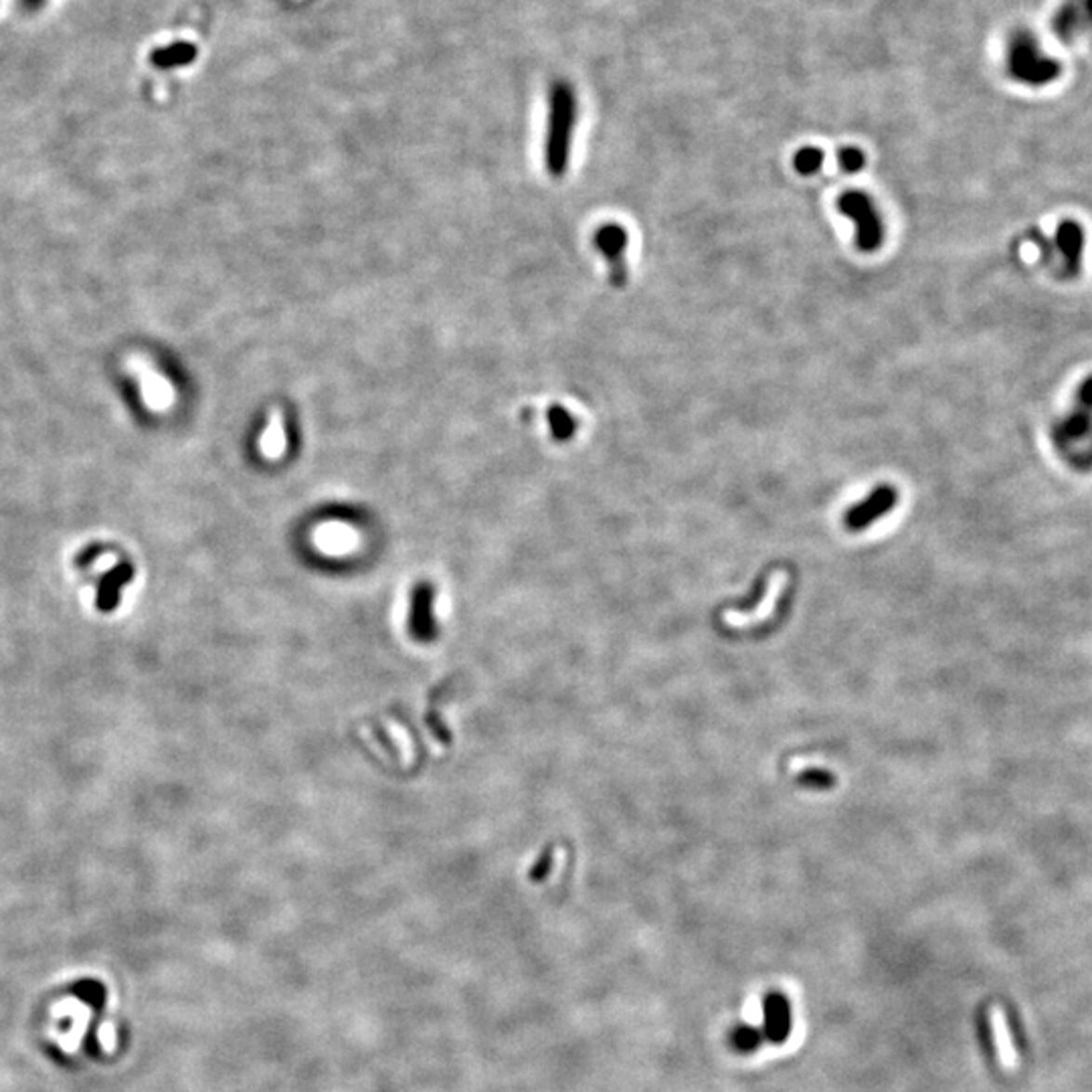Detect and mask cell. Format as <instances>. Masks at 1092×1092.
Masks as SVG:
<instances>
[{"label": "cell", "mask_w": 1092, "mask_h": 1092, "mask_svg": "<svg viewBox=\"0 0 1092 1092\" xmlns=\"http://www.w3.org/2000/svg\"><path fill=\"white\" fill-rule=\"evenodd\" d=\"M577 122V100L571 86L556 84L551 94L549 134H546V168L553 177H563L571 158L573 130Z\"/></svg>", "instance_id": "obj_1"}, {"label": "cell", "mask_w": 1092, "mask_h": 1092, "mask_svg": "<svg viewBox=\"0 0 1092 1092\" xmlns=\"http://www.w3.org/2000/svg\"><path fill=\"white\" fill-rule=\"evenodd\" d=\"M838 208L856 227V246L862 253H874L885 243V223L874 201L862 191H847L838 199Z\"/></svg>", "instance_id": "obj_2"}, {"label": "cell", "mask_w": 1092, "mask_h": 1092, "mask_svg": "<svg viewBox=\"0 0 1092 1092\" xmlns=\"http://www.w3.org/2000/svg\"><path fill=\"white\" fill-rule=\"evenodd\" d=\"M899 504V490L894 486H878L870 492L862 502L854 504L844 516V525L852 532H862L876 520L892 513L894 506Z\"/></svg>", "instance_id": "obj_3"}, {"label": "cell", "mask_w": 1092, "mask_h": 1092, "mask_svg": "<svg viewBox=\"0 0 1092 1092\" xmlns=\"http://www.w3.org/2000/svg\"><path fill=\"white\" fill-rule=\"evenodd\" d=\"M595 247L601 251L603 258L609 263L611 284L615 287H623L627 282V265H625V249H627V231L618 223H607L595 231Z\"/></svg>", "instance_id": "obj_4"}, {"label": "cell", "mask_w": 1092, "mask_h": 1092, "mask_svg": "<svg viewBox=\"0 0 1092 1092\" xmlns=\"http://www.w3.org/2000/svg\"><path fill=\"white\" fill-rule=\"evenodd\" d=\"M987 1019H990V1032H992V1040H993V1048L997 1054L999 1066H1002L1004 1071H1007V1072L1018 1071L1019 1064H1021V1056L1018 1052V1045L1014 1040L1012 1026H1009L1005 1007L999 1005V1004H993L990 1007V1014H987Z\"/></svg>", "instance_id": "obj_5"}, {"label": "cell", "mask_w": 1092, "mask_h": 1092, "mask_svg": "<svg viewBox=\"0 0 1092 1092\" xmlns=\"http://www.w3.org/2000/svg\"><path fill=\"white\" fill-rule=\"evenodd\" d=\"M1012 69L1019 79L1030 81V84H1045V81L1054 79L1060 72L1059 63L1045 60L1044 55L1033 53L1030 43H1016Z\"/></svg>", "instance_id": "obj_6"}, {"label": "cell", "mask_w": 1092, "mask_h": 1092, "mask_svg": "<svg viewBox=\"0 0 1092 1092\" xmlns=\"http://www.w3.org/2000/svg\"><path fill=\"white\" fill-rule=\"evenodd\" d=\"M785 580H787L785 573H775V575L771 577V580H769V589H766V597H765V601H763V603H759L757 609H754V611H749V613L726 611V613L723 615L725 621H726V623H730V625H735V627H745V625H754V623H759V621H763V619L769 618V615H771V613H773V609H775V601H777V597L781 595V591H783V587H785Z\"/></svg>", "instance_id": "obj_7"}, {"label": "cell", "mask_w": 1092, "mask_h": 1092, "mask_svg": "<svg viewBox=\"0 0 1092 1092\" xmlns=\"http://www.w3.org/2000/svg\"><path fill=\"white\" fill-rule=\"evenodd\" d=\"M196 47L191 43H172L168 47H160L153 53V63L160 69L182 67L194 61Z\"/></svg>", "instance_id": "obj_8"}, {"label": "cell", "mask_w": 1092, "mask_h": 1092, "mask_svg": "<svg viewBox=\"0 0 1092 1092\" xmlns=\"http://www.w3.org/2000/svg\"><path fill=\"white\" fill-rule=\"evenodd\" d=\"M549 423L553 435L559 441L571 439L577 432V421L573 419L571 413L563 409V406H553V409H549Z\"/></svg>", "instance_id": "obj_9"}, {"label": "cell", "mask_w": 1092, "mask_h": 1092, "mask_svg": "<svg viewBox=\"0 0 1092 1092\" xmlns=\"http://www.w3.org/2000/svg\"><path fill=\"white\" fill-rule=\"evenodd\" d=\"M823 165V153L819 148H813V146H806V148H799L797 154L793 156V166L799 174H804V177H811V174H816Z\"/></svg>", "instance_id": "obj_10"}, {"label": "cell", "mask_w": 1092, "mask_h": 1092, "mask_svg": "<svg viewBox=\"0 0 1092 1092\" xmlns=\"http://www.w3.org/2000/svg\"><path fill=\"white\" fill-rule=\"evenodd\" d=\"M797 779H799L801 785L811 787V789H830L835 783L833 775L830 771L816 769V766H813V769H806L804 773H801L797 777Z\"/></svg>", "instance_id": "obj_11"}, {"label": "cell", "mask_w": 1092, "mask_h": 1092, "mask_svg": "<svg viewBox=\"0 0 1092 1092\" xmlns=\"http://www.w3.org/2000/svg\"><path fill=\"white\" fill-rule=\"evenodd\" d=\"M838 162H840V166H842L846 172L854 174V172H859V170L864 168V165H866V156H864V153H862V150H859V148L847 146V148H842L840 153H838Z\"/></svg>", "instance_id": "obj_12"}, {"label": "cell", "mask_w": 1092, "mask_h": 1092, "mask_svg": "<svg viewBox=\"0 0 1092 1092\" xmlns=\"http://www.w3.org/2000/svg\"><path fill=\"white\" fill-rule=\"evenodd\" d=\"M45 3H47V0H20L22 8L29 10V13H37V10H41V7Z\"/></svg>", "instance_id": "obj_13"}]
</instances>
